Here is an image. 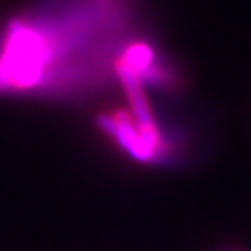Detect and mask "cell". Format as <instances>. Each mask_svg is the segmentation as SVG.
Returning a JSON list of instances; mask_svg holds the SVG:
<instances>
[{
  "label": "cell",
  "instance_id": "6da1fadb",
  "mask_svg": "<svg viewBox=\"0 0 251 251\" xmlns=\"http://www.w3.org/2000/svg\"><path fill=\"white\" fill-rule=\"evenodd\" d=\"M134 0H42L0 31V96L82 100L115 80Z\"/></svg>",
  "mask_w": 251,
  "mask_h": 251
},
{
  "label": "cell",
  "instance_id": "7a4b0ae2",
  "mask_svg": "<svg viewBox=\"0 0 251 251\" xmlns=\"http://www.w3.org/2000/svg\"><path fill=\"white\" fill-rule=\"evenodd\" d=\"M96 124L131 159L141 162V164H162L157 149L143 136L129 108H115L110 112H101L96 117Z\"/></svg>",
  "mask_w": 251,
  "mask_h": 251
}]
</instances>
